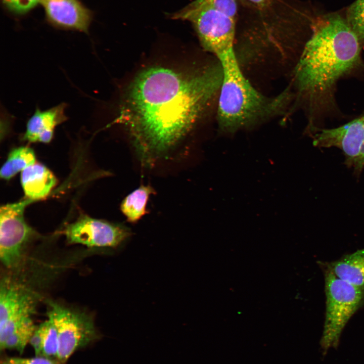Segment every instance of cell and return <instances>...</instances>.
Masks as SVG:
<instances>
[{
	"label": "cell",
	"instance_id": "cell-1",
	"mask_svg": "<svg viewBox=\"0 0 364 364\" xmlns=\"http://www.w3.org/2000/svg\"><path fill=\"white\" fill-rule=\"evenodd\" d=\"M222 77L219 62L190 73L153 67L138 75L116 121L126 128L143 163L154 164L186 135L218 96Z\"/></svg>",
	"mask_w": 364,
	"mask_h": 364
},
{
	"label": "cell",
	"instance_id": "cell-2",
	"mask_svg": "<svg viewBox=\"0 0 364 364\" xmlns=\"http://www.w3.org/2000/svg\"><path fill=\"white\" fill-rule=\"evenodd\" d=\"M359 40L341 16L331 15L321 19L295 66L298 92L310 100L327 95L341 76L358 63Z\"/></svg>",
	"mask_w": 364,
	"mask_h": 364
},
{
	"label": "cell",
	"instance_id": "cell-3",
	"mask_svg": "<svg viewBox=\"0 0 364 364\" xmlns=\"http://www.w3.org/2000/svg\"><path fill=\"white\" fill-rule=\"evenodd\" d=\"M222 72L218 95L217 118L219 129L228 133L251 128L280 113L289 101L286 90L267 97L247 79L235 50L217 58Z\"/></svg>",
	"mask_w": 364,
	"mask_h": 364
},
{
	"label": "cell",
	"instance_id": "cell-4",
	"mask_svg": "<svg viewBox=\"0 0 364 364\" xmlns=\"http://www.w3.org/2000/svg\"><path fill=\"white\" fill-rule=\"evenodd\" d=\"M326 314L321 345L324 353L336 347L345 326L364 303V286L344 281L328 269L325 273Z\"/></svg>",
	"mask_w": 364,
	"mask_h": 364
},
{
	"label": "cell",
	"instance_id": "cell-5",
	"mask_svg": "<svg viewBox=\"0 0 364 364\" xmlns=\"http://www.w3.org/2000/svg\"><path fill=\"white\" fill-rule=\"evenodd\" d=\"M190 21L203 47L217 58L235 50L236 20L196 0L170 15Z\"/></svg>",
	"mask_w": 364,
	"mask_h": 364
},
{
	"label": "cell",
	"instance_id": "cell-6",
	"mask_svg": "<svg viewBox=\"0 0 364 364\" xmlns=\"http://www.w3.org/2000/svg\"><path fill=\"white\" fill-rule=\"evenodd\" d=\"M48 318L55 324L58 335L57 359L65 363L77 350L97 339L99 335L93 318L85 313L48 302Z\"/></svg>",
	"mask_w": 364,
	"mask_h": 364
},
{
	"label": "cell",
	"instance_id": "cell-7",
	"mask_svg": "<svg viewBox=\"0 0 364 364\" xmlns=\"http://www.w3.org/2000/svg\"><path fill=\"white\" fill-rule=\"evenodd\" d=\"M30 202L25 198L1 207L0 258L8 268H16L19 264L24 247L34 234L24 215L25 209Z\"/></svg>",
	"mask_w": 364,
	"mask_h": 364
},
{
	"label": "cell",
	"instance_id": "cell-8",
	"mask_svg": "<svg viewBox=\"0 0 364 364\" xmlns=\"http://www.w3.org/2000/svg\"><path fill=\"white\" fill-rule=\"evenodd\" d=\"M64 234L69 244L116 250L127 242L132 233L129 228L122 224L83 215L68 224Z\"/></svg>",
	"mask_w": 364,
	"mask_h": 364
},
{
	"label": "cell",
	"instance_id": "cell-9",
	"mask_svg": "<svg viewBox=\"0 0 364 364\" xmlns=\"http://www.w3.org/2000/svg\"><path fill=\"white\" fill-rule=\"evenodd\" d=\"M315 129L314 145L340 150L344 164L358 177L364 169V115L337 127Z\"/></svg>",
	"mask_w": 364,
	"mask_h": 364
},
{
	"label": "cell",
	"instance_id": "cell-10",
	"mask_svg": "<svg viewBox=\"0 0 364 364\" xmlns=\"http://www.w3.org/2000/svg\"><path fill=\"white\" fill-rule=\"evenodd\" d=\"M33 294L21 283L8 277L1 280L0 286V331L12 320L35 311Z\"/></svg>",
	"mask_w": 364,
	"mask_h": 364
},
{
	"label": "cell",
	"instance_id": "cell-11",
	"mask_svg": "<svg viewBox=\"0 0 364 364\" xmlns=\"http://www.w3.org/2000/svg\"><path fill=\"white\" fill-rule=\"evenodd\" d=\"M49 21L57 26L87 33L89 11L78 0H40Z\"/></svg>",
	"mask_w": 364,
	"mask_h": 364
},
{
	"label": "cell",
	"instance_id": "cell-12",
	"mask_svg": "<svg viewBox=\"0 0 364 364\" xmlns=\"http://www.w3.org/2000/svg\"><path fill=\"white\" fill-rule=\"evenodd\" d=\"M66 107L62 103L43 111L37 108L26 122L23 140L31 143H50L55 128L68 119Z\"/></svg>",
	"mask_w": 364,
	"mask_h": 364
},
{
	"label": "cell",
	"instance_id": "cell-13",
	"mask_svg": "<svg viewBox=\"0 0 364 364\" xmlns=\"http://www.w3.org/2000/svg\"><path fill=\"white\" fill-rule=\"evenodd\" d=\"M21 183L25 198L31 201L46 197L57 184V179L46 166L34 163L21 173Z\"/></svg>",
	"mask_w": 364,
	"mask_h": 364
},
{
	"label": "cell",
	"instance_id": "cell-14",
	"mask_svg": "<svg viewBox=\"0 0 364 364\" xmlns=\"http://www.w3.org/2000/svg\"><path fill=\"white\" fill-rule=\"evenodd\" d=\"M327 269L352 284L364 286V249L329 263Z\"/></svg>",
	"mask_w": 364,
	"mask_h": 364
},
{
	"label": "cell",
	"instance_id": "cell-15",
	"mask_svg": "<svg viewBox=\"0 0 364 364\" xmlns=\"http://www.w3.org/2000/svg\"><path fill=\"white\" fill-rule=\"evenodd\" d=\"M154 193L155 190L151 186L141 185L122 200L120 209L127 221L135 223L145 215L149 197Z\"/></svg>",
	"mask_w": 364,
	"mask_h": 364
},
{
	"label": "cell",
	"instance_id": "cell-16",
	"mask_svg": "<svg viewBox=\"0 0 364 364\" xmlns=\"http://www.w3.org/2000/svg\"><path fill=\"white\" fill-rule=\"evenodd\" d=\"M35 163L33 150L28 147H20L13 149L1 167V177L9 180L20 171Z\"/></svg>",
	"mask_w": 364,
	"mask_h": 364
},
{
	"label": "cell",
	"instance_id": "cell-17",
	"mask_svg": "<svg viewBox=\"0 0 364 364\" xmlns=\"http://www.w3.org/2000/svg\"><path fill=\"white\" fill-rule=\"evenodd\" d=\"M41 324L43 329L42 356L57 359L59 340L56 327L49 318Z\"/></svg>",
	"mask_w": 364,
	"mask_h": 364
},
{
	"label": "cell",
	"instance_id": "cell-18",
	"mask_svg": "<svg viewBox=\"0 0 364 364\" xmlns=\"http://www.w3.org/2000/svg\"><path fill=\"white\" fill-rule=\"evenodd\" d=\"M347 17L350 28L364 40V0H356L348 9Z\"/></svg>",
	"mask_w": 364,
	"mask_h": 364
},
{
	"label": "cell",
	"instance_id": "cell-19",
	"mask_svg": "<svg viewBox=\"0 0 364 364\" xmlns=\"http://www.w3.org/2000/svg\"><path fill=\"white\" fill-rule=\"evenodd\" d=\"M227 15L236 20L237 14V0H196Z\"/></svg>",
	"mask_w": 364,
	"mask_h": 364
},
{
	"label": "cell",
	"instance_id": "cell-20",
	"mask_svg": "<svg viewBox=\"0 0 364 364\" xmlns=\"http://www.w3.org/2000/svg\"><path fill=\"white\" fill-rule=\"evenodd\" d=\"M1 364H65L56 358L44 356L31 358L10 357L5 359Z\"/></svg>",
	"mask_w": 364,
	"mask_h": 364
},
{
	"label": "cell",
	"instance_id": "cell-21",
	"mask_svg": "<svg viewBox=\"0 0 364 364\" xmlns=\"http://www.w3.org/2000/svg\"><path fill=\"white\" fill-rule=\"evenodd\" d=\"M5 6L11 11L16 14L27 13L37 4L40 0H2Z\"/></svg>",
	"mask_w": 364,
	"mask_h": 364
},
{
	"label": "cell",
	"instance_id": "cell-22",
	"mask_svg": "<svg viewBox=\"0 0 364 364\" xmlns=\"http://www.w3.org/2000/svg\"><path fill=\"white\" fill-rule=\"evenodd\" d=\"M43 339V329L42 324H40L36 327L29 341L36 356H42Z\"/></svg>",
	"mask_w": 364,
	"mask_h": 364
},
{
	"label": "cell",
	"instance_id": "cell-23",
	"mask_svg": "<svg viewBox=\"0 0 364 364\" xmlns=\"http://www.w3.org/2000/svg\"><path fill=\"white\" fill-rule=\"evenodd\" d=\"M257 8H263L270 2V0H243Z\"/></svg>",
	"mask_w": 364,
	"mask_h": 364
}]
</instances>
